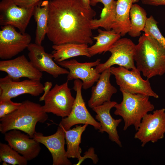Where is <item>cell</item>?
<instances>
[{"label": "cell", "instance_id": "obj_7", "mask_svg": "<svg viewBox=\"0 0 165 165\" xmlns=\"http://www.w3.org/2000/svg\"><path fill=\"white\" fill-rule=\"evenodd\" d=\"M75 98L72 95L68 81L56 84L45 97L42 106L44 111L64 118L70 114Z\"/></svg>", "mask_w": 165, "mask_h": 165}, {"label": "cell", "instance_id": "obj_25", "mask_svg": "<svg viewBox=\"0 0 165 165\" xmlns=\"http://www.w3.org/2000/svg\"><path fill=\"white\" fill-rule=\"evenodd\" d=\"M97 31L98 35L93 38L96 40L95 43L88 47V52L91 57L108 51L112 46L121 37L120 34L112 30L104 31L99 28Z\"/></svg>", "mask_w": 165, "mask_h": 165}, {"label": "cell", "instance_id": "obj_19", "mask_svg": "<svg viewBox=\"0 0 165 165\" xmlns=\"http://www.w3.org/2000/svg\"><path fill=\"white\" fill-rule=\"evenodd\" d=\"M111 75L109 68L101 73L95 86L92 87L91 97L88 101L89 107L93 108L111 101L117 90L110 82Z\"/></svg>", "mask_w": 165, "mask_h": 165}, {"label": "cell", "instance_id": "obj_1", "mask_svg": "<svg viewBox=\"0 0 165 165\" xmlns=\"http://www.w3.org/2000/svg\"><path fill=\"white\" fill-rule=\"evenodd\" d=\"M96 14L92 9L84 8L79 0H50L47 37L53 45H91L93 41L90 24Z\"/></svg>", "mask_w": 165, "mask_h": 165}, {"label": "cell", "instance_id": "obj_4", "mask_svg": "<svg viewBox=\"0 0 165 165\" xmlns=\"http://www.w3.org/2000/svg\"><path fill=\"white\" fill-rule=\"evenodd\" d=\"M123 95L122 101L114 108V114L121 116L124 122V130L133 126L137 130L143 117L155 107L149 100V97L140 94H131L120 89Z\"/></svg>", "mask_w": 165, "mask_h": 165}, {"label": "cell", "instance_id": "obj_29", "mask_svg": "<svg viewBox=\"0 0 165 165\" xmlns=\"http://www.w3.org/2000/svg\"><path fill=\"white\" fill-rule=\"evenodd\" d=\"M21 103L13 102L11 99L0 100V118L15 111Z\"/></svg>", "mask_w": 165, "mask_h": 165}, {"label": "cell", "instance_id": "obj_16", "mask_svg": "<svg viewBox=\"0 0 165 165\" xmlns=\"http://www.w3.org/2000/svg\"><path fill=\"white\" fill-rule=\"evenodd\" d=\"M28 55L34 66L41 72H45L57 78L59 75L68 74L69 71L57 64L53 60L52 54L46 52L41 45L31 43L27 48Z\"/></svg>", "mask_w": 165, "mask_h": 165}, {"label": "cell", "instance_id": "obj_28", "mask_svg": "<svg viewBox=\"0 0 165 165\" xmlns=\"http://www.w3.org/2000/svg\"><path fill=\"white\" fill-rule=\"evenodd\" d=\"M158 22L153 16L147 18L143 31L156 40L165 50V38L162 35L157 26Z\"/></svg>", "mask_w": 165, "mask_h": 165}, {"label": "cell", "instance_id": "obj_33", "mask_svg": "<svg viewBox=\"0 0 165 165\" xmlns=\"http://www.w3.org/2000/svg\"><path fill=\"white\" fill-rule=\"evenodd\" d=\"M52 85L51 82L46 81L45 82L44 85V93L43 95L39 98L40 101H43L45 97L51 90Z\"/></svg>", "mask_w": 165, "mask_h": 165}, {"label": "cell", "instance_id": "obj_17", "mask_svg": "<svg viewBox=\"0 0 165 165\" xmlns=\"http://www.w3.org/2000/svg\"><path fill=\"white\" fill-rule=\"evenodd\" d=\"M22 132L16 129L10 130L4 134V140L11 147L29 161L40 153V143Z\"/></svg>", "mask_w": 165, "mask_h": 165}, {"label": "cell", "instance_id": "obj_30", "mask_svg": "<svg viewBox=\"0 0 165 165\" xmlns=\"http://www.w3.org/2000/svg\"><path fill=\"white\" fill-rule=\"evenodd\" d=\"M91 159L94 164H96L98 162V158L97 155L95 153L94 149L93 147L90 148L88 151L84 153V156L79 160L78 162L75 165H80L86 159Z\"/></svg>", "mask_w": 165, "mask_h": 165}, {"label": "cell", "instance_id": "obj_14", "mask_svg": "<svg viewBox=\"0 0 165 165\" xmlns=\"http://www.w3.org/2000/svg\"><path fill=\"white\" fill-rule=\"evenodd\" d=\"M33 138L47 148L51 155L53 165L72 164L66 156L65 130L62 127L59 126L54 134L48 136L36 132Z\"/></svg>", "mask_w": 165, "mask_h": 165}, {"label": "cell", "instance_id": "obj_27", "mask_svg": "<svg viewBox=\"0 0 165 165\" xmlns=\"http://www.w3.org/2000/svg\"><path fill=\"white\" fill-rule=\"evenodd\" d=\"M0 160L13 165H26L28 161L8 144L0 143Z\"/></svg>", "mask_w": 165, "mask_h": 165}, {"label": "cell", "instance_id": "obj_10", "mask_svg": "<svg viewBox=\"0 0 165 165\" xmlns=\"http://www.w3.org/2000/svg\"><path fill=\"white\" fill-rule=\"evenodd\" d=\"M0 30V58H12L27 48L31 43V36L27 33L17 32L9 25L1 26Z\"/></svg>", "mask_w": 165, "mask_h": 165}, {"label": "cell", "instance_id": "obj_3", "mask_svg": "<svg viewBox=\"0 0 165 165\" xmlns=\"http://www.w3.org/2000/svg\"><path fill=\"white\" fill-rule=\"evenodd\" d=\"M21 103L15 111L0 118V131L4 134L10 130H17L33 138L37 123L45 122L48 116L39 104L29 100Z\"/></svg>", "mask_w": 165, "mask_h": 165}, {"label": "cell", "instance_id": "obj_13", "mask_svg": "<svg viewBox=\"0 0 165 165\" xmlns=\"http://www.w3.org/2000/svg\"><path fill=\"white\" fill-rule=\"evenodd\" d=\"M100 62L99 59L93 62L85 63L79 62L73 59L57 63L61 67L68 70L67 81L77 79L81 80L82 82V88L86 90L92 87L99 79L101 74L98 73L94 67L98 65Z\"/></svg>", "mask_w": 165, "mask_h": 165}, {"label": "cell", "instance_id": "obj_22", "mask_svg": "<svg viewBox=\"0 0 165 165\" xmlns=\"http://www.w3.org/2000/svg\"><path fill=\"white\" fill-rule=\"evenodd\" d=\"M88 44L67 43L59 45H53L52 54L54 60L57 63L74 57L85 56L91 57L88 52Z\"/></svg>", "mask_w": 165, "mask_h": 165}, {"label": "cell", "instance_id": "obj_2", "mask_svg": "<svg viewBox=\"0 0 165 165\" xmlns=\"http://www.w3.org/2000/svg\"><path fill=\"white\" fill-rule=\"evenodd\" d=\"M134 61L137 69L147 79L165 73V50L148 34L143 33L140 37Z\"/></svg>", "mask_w": 165, "mask_h": 165}, {"label": "cell", "instance_id": "obj_24", "mask_svg": "<svg viewBox=\"0 0 165 165\" xmlns=\"http://www.w3.org/2000/svg\"><path fill=\"white\" fill-rule=\"evenodd\" d=\"M88 125L86 124L82 126L76 125L72 129L64 130L67 145L66 155L68 158H75L79 160L81 158L82 149L79 145L81 136Z\"/></svg>", "mask_w": 165, "mask_h": 165}, {"label": "cell", "instance_id": "obj_34", "mask_svg": "<svg viewBox=\"0 0 165 165\" xmlns=\"http://www.w3.org/2000/svg\"><path fill=\"white\" fill-rule=\"evenodd\" d=\"M82 6L85 8L90 10L92 9L90 5V0H79Z\"/></svg>", "mask_w": 165, "mask_h": 165}, {"label": "cell", "instance_id": "obj_8", "mask_svg": "<svg viewBox=\"0 0 165 165\" xmlns=\"http://www.w3.org/2000/svg\"><path fill=\"white\" fill-rule=\"evenodd\" d=\"M136 131L134 138L140 141L143 147L148 142L154 143L163 138L165 133V109H157L152 113L146 114Z\"/></svg>", "mask_w": 165, "mask_h": 165}, {"label": "cell", "instance_id": "obj_23", "mask_svg": "<svg viewBox=\"0 0 165 165\" xmlns=\"http://www.w3.org/2000/svg\"><path fill=\"white\" fill-rule=\"evenodd\" d=\"M49 1L42 0L35 6L33 13L36 22L35 43L41 45L48 31Z\"/></svg>", "mask_w": 165, "mask_h": 165}, {"label": "cell", "instance_id": "obj_18", "mask_svg": "<svg viewBox=\"0 0 165 165\" xmlns=\"http://www.w3.org/2000/svg\"><path fill=\"white\" fill-rule=\"evenodd\" d=\"M117 103L116 101H110L92 109L96 113L95 118L99 122L101 125L99 132L101 133L106 132L110 140L122 147V143L117 130V127L122 121V119H114L110 112L111 109Z\"/></svg>", "mask_w": 165, "mask_h": 165}, {"label": "cell", "instance_id": "obj_20", "mask_svg": "<svg viewBox=\"0 0 165 165\" xmlns=\"http://www.w3.org/2000/svg\"><path fill=\"white\" fill-rule=\"evenodd\" d=\"M139 1H117L115 18L112 30L121 36H124L130 30V10L132 5Z\"/></svg>", "mask_w": 165, "mask_h": 165}, {"label": "cell", "instance_id": "obj_31", "mask_svg": "<svg viewBox=\"0 0 165 165\" xmlns=\"http://www.w3.org/2000/svg\"><path fill=\"white\" fill-rule=\"evenodd\" d=\"M18 6L29 8L35 5L41 0H13Z\"/></svg>", "mask_w": 165, "mask_h": 165}, {"label": "cell", "instance_id": "obj_11", "mask_svg": "<svg viewBox=\"0 0 165 165\" xmlns=\"http://www.w3.org/2000/svg\"><path fill=\"white\" fill-rule=\"evenodd\" d=\"M20 6L13 0H2L0 2V25H9L25 32L34 10L35 6Z\"/></svg>", "mask_w": 165, "mask_h": 165}, {"label": "cell", "instance_id": "obj_21", "mask_svg": "<svg viewBox=\"0 0 165 165\" xmlns=\"http://www.w3.org/2000/svg\"><path fill=\"white\" fill-rule=\"evenodd\" d=\"M117 1L114 0H90V5L95 6L98 2L104 6L99 19H93L90 21V26L93 30L101 27L106 30H112L115 20Z\"/></svg>", "mask_w": 165, "mask_h": 165}, {"label": "cell", "instance_id": "obj_6", "mask_svg": "<svg viewBox=\"0 0 165 165\" xmlns=\"http://www.w3.org/2000/svg\"><path fill=\"white\" fill-rule=\"evenodd\" d=\"M135 48L136 45L130 39L120 38L108 50L111 56L105 62L95 67L96 70L100 73L115 65L129 70L137 69L134 61Z\"/></svg>", "mask_w": 165, "mask_h": 165}, {"label": "cell", "instance_id": "obj_32", "mask_svg": "<svg viewBox=\"0 0 165 165\" xmlns=\"http://www.w3.org/2000/svg\"><path fill=\"white\" fill-rule=\"evenodd\" d=\"M144 5L157 6L165 5V0H141Z\"/></svg>", "mask_w": 165, "mask_h": 165}, {"label": "cell", "instance_id": "obj_26", "mask_svg": "<svg viewBox=\"0 0 165 165\" xmlns=\"http://www.w3.org/2000/svg\"><path fill=\"white\" fill-rule=\"evenodd\" d=\"M146 11L139 5L133 4L130 12V28L128 32L131 37L139 36L143 31L147 17Z\"/></svg>", "mask_w": 165, "mask_h": 165}, {"label": "cell", "instance_id": "obj_9", "mask_svg": "<svg viewBox=\"0 0 165 165\" xmlns=\"http://www.w3.org/2000/svg\"><path fill=\"white\" fill-rule=\"evenodd\" d=\"M82 82L79 79L75 80L73 89L76 92V95L71 111L68 116L62 119L58 125L65 130L79 124L90 125L96 130L100 129L99 123L95 120L86 107L82 95Z\"/></svg>", "mask_w": 165, "mask_h": 165}, {"label": "cell", "instance_id": "obj_15", "mask_svg": "<svg viewBox=\"0 0 165 165\" xmlns=\"http://www.w3.org/2000/svg\"><path fill=\"white\" fill-rule=\"evenodd\" d=\"M0 71L5 72L14 81L20 79L41 80L43 74L36 69L25 56L23 54L12 59L0 61Z\"/></svg>", "mask_w": 165, "mask_h": 165}, {"label": "cell", "instance_id": "obj_5", "mask_svg": "<svg viewBox=\"0 0 165 165\" xmlns=\"http://www.w3.org/2000/svg\"><path fill=\"white\" fill-rule=\"evenodd\" d=\"M111 74L115 77L120 89L129 93L140 94L156 98L158 95L152 89L148 79L144 80L137 69H128L123 67L112 66L109 68Z\"/></svg>", "mask_w": 165, "mask_h": 165}, {"label": "cell", "instance_id": "obj_12", "mask_svg": "<svg viewBox=\"0 0 165 165\" xmlns=\"http://www.w3.org/2000/svg\"><path fill=\"white\" fill-rule=\"evenodd\" d=\"M40 80L28 79L16 81L8 75L1 78L0 100L11 99L25 94L33 96H38L44 91V85Z\"/></svg>", "mask_w": 165, "mask_h": 165}]
</instances>
